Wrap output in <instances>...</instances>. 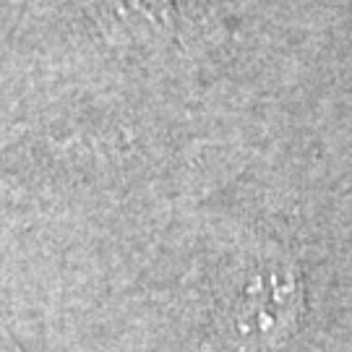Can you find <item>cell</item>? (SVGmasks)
Here are the masks:
<instances>
[{"label":"cell","instance_id":"obj_1","mask_svg":"<svg viewBox=\"0 0 352 352\" xmlns=\"http://www.w3.org/2000/svg\"><path fill=\"white\" fill-rule=\"evenodd\" d=\"M300 289L289 274L261 272L251 285L240 289L238 300L232 302L230 318L235 324V334L243 340H272L285 334L289 318L298 311Z\"/></svg>","mask_w":352,"mask_h":352}]
</instances>
